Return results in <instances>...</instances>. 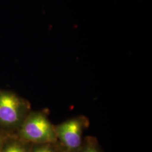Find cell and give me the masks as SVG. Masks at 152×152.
<instances>
[{"label": "cell", "mask_w": 152, "mask_h": 152, "mask_svg": "<svg viewBox=\"0 0 152 152\" xmlns=\"http://www.w3.org/2000/svg\"><path fill=\"white\" fill-rule=\"evenodd\" d=\"M32 110L29 102L11 90L0 88V130L14 134Z\"/></svg>", "instance_id": "1"}, {"label": "cell", "mask_w": 152, "mask_h": 152, "mask_svg": "<svg viewBox=\"0 0 152 152\" xmlns=\"http://www.w3.org/2000/svg\"><path fill=\"white\" fill-rule=\"evenodd\" d=\"M15 134L32 144L57 142L55 125L45 110H32Z\"/></svg>", "instance_id": "2"}, {"label": "cell", "mask_w": 152, "mask_h": 152, "mask_svg": "<svg viewBox=\"0 0 152 152\" xmlns=\"http://www.w3.org/2000/svg\"><path fill=\"white\" fill-rule=\"evenodd\" d=\"M88 126V118L82 115L55 125L57 142H60L65 152H77L82 145L83 134Z\"/></svg>", "instance_id": "3"}, {"label": "cell", "mask_w": 152, "mask_h": 152, "mask_svg": "<svg viewBox=\"0 0 152 152\" xmlns=\"http://www.w3.org/2000/svg\"><path fill=\"white\" fill-rule=\"evenodd\" d=\"M31 144L23 140L15 134H9L6 138L0 152H32Z\"/></svg>", "instance_id": "4"}, {"label": "cell", "mask_w": 152, "mask_h": 152, "mask_svg": "<svg viewBox=\"0 0 152 152\" xmlns=\"http://www.w3.org/2000/svg\"><path fill=\"white\" fill-rule=\"evenodd\" d=\"M54 144V143L33 144L32 152H58L56 148L53 146Z\"/></svg>", "instance_id": "5"}, {"label": "cell", "mask_w": 152, "mask_h": 152, "mask_svg": "<svg viewBox=\"0 0 152 152\" xmlns=\"http://www.w3.org/2000/svg\"><path fill=\"white\" fill-rule=\"evenodd\" d=\"M77 152H101L99 149L96 144L93 142H87L84 146L81 147V148Z\"/></svg>", "instance_id": "6"}, {"label": "cell", "mask_w": 152, "mask_h": 152, "mask_svg": "<svg viewBox=\"0 0 152 152\" xmlns=\"http://www.w3.org/2000/svg\"><path fill=\"white\" fill-rule=\"evenodd\" d=\"M10 134H7L5 132L0 130V151L2 147V145L5 140L6 138Z\"/></svg>", "instance_id": "7"}]
</instances>
